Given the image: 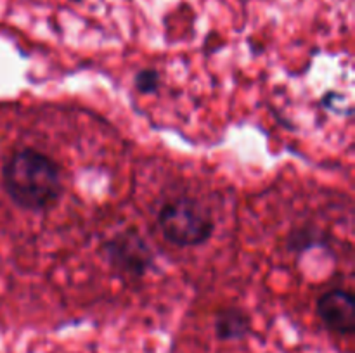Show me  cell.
<instances>
[{"mask_svg": "<svg viewBox=\"0 0 355 353\" xmlns=\"http://www.w3.org/2000/svg\"><path fill=\"white\" fill-rule=\"evenodd\" d=\"M135 90L141 93H155L158 92L159 87H162V78H159V73L153 68L141 69V71L135 75L134 78Z\"/></svg>", "mask_w": 355, "mask_h": 353, "instance_id": "6", "label": "cell"}, {"mask_svg": "<svg viewBox=\"0 0 355 353\" xmlns=\"http://www.w3.org/2000/svg\"><path fill=\"white\" fill-rule=\"evenodd\" d=\"M103 249L111 269L130 279H142L155 265L151 246L137 230H125L113 235Z\"/></svg>", "mask_w": 355, "mask_h": 353, "instance_id": "3", "label": "cell"}, {"mask_svg": "<svg viewBox=\"0 0 355 353\" xmlns=\"http://www.w3.org/2000/svg\"><path fill=\"white\" fill-rule=\"evenodd\" d=\"M318 315L331 332L350 336L355 331V300L352 293L331 289L318 300Z\"/></svg>", "mask_w": 355, "mask_h": 353, "instance_id": "4", "label": "cell"}, {"mask_svg": "<svg viewBox=\"0 0 355 353\" xmlns=\"http://www.w3.org/2000/svg\"><path fill=\"white\" fill-rule=\"evenodd\" d=\"M71 2H82V0H71Z\"/></svg>", "mask_w": 355, "mask_h": 353, "instance_id": "7", "label": "cell"}, {"mask_svg": "<svg viewBox=\"0 0 355 353\" xmlns=\"http://www.w3.org/2000/svg\"><path fill=\"white\" fill-rule=\"evenodd\" d=\"M214 329L220 341H239L252 332V317L238 307L222 308L215 314Z\"/></svg>", "mask_w": 355, "mask_h": 353, "instance_id": "5", "label": "cell"}, {"mask_svg": "<svg viewBox=\"0 0 355 353\" xmlns=\"http://www.w3.org/2000/svg\"><path fill=\"white\" fill-rule=\"evenodd\" d=\"M2 185L16 206L45 211L62 196L61 166L33 147L17 149L3 163Z\"/></svg>", "mask_w": 355, "mask_h": 353, "instance_id": "1", "label": "cell"}, {"mask_svg": "<svg viewBox=\"0 0 355 353\" xmlns=\"http://www.w3.org/2000/svg\"><path fill=\"white\" fill-rule=\"evenodd\" d=\"M156 221L163 237L179 248L207 244L215 230L210 211L200 201L187 196L166 201L159 208Z\"/></svg>", "mask_w": 355, "mask_h": 353, "instance_id": "2", "label": "cell"}]
</instances>
